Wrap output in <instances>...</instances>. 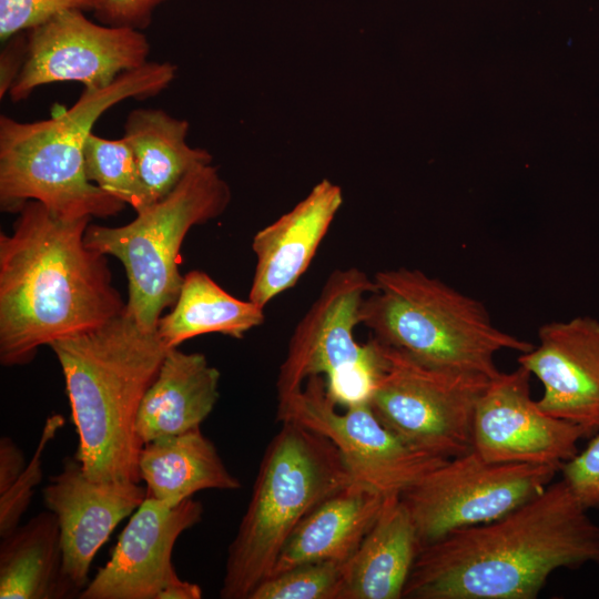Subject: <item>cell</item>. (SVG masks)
Returning a JSON list of instances; mask_svg holds the SVG:
<instances>
[{"label":"cell","instance_id":"obj_12","mask_svg":"<svg viewBox=\"0 0 599 599\" xmlns=\"http://www.w3.org/2000/svg\"><path fill=\"white\" fill-rule=\"evenodd\" d=\"M27 35V59L9 92L13 102L55 82L103 88L149 62L150 43L141 30L93 22L82 10L64 11Z\"/></svg>","mask_w":599,"mask_h":599},{"label":"cell","instance_id":"obj_1","mask_svg":"<svg viewBox=\"0 0 599 599\" xmlns=\"http://www.w3.org/2000/svg\"><path fill=\"white\" fill-rule=\"evenodd\" d=\"M561 479L507 515L424 546L407 599H535L561 568L599 566V525Z\"/></svg>","mask_w":599,"mask_h":599},{"label":"cell","instance_id":"obj_30","mask_svg":"<svg viewBox=\"0 0 599 599\" xmlns=\"http://www.w3.org/2000/svg\"><path fill=\"white\" fill-rule=\"evenodd\" d=\"M163 1L166 0H95L93 11L103 24L142 30Z\"/></svg>","mask_w":599,"mask_h":599},{"label":"cell","instance_id":"obj_9","mask_svg":"<svg viewBox=\"0 0 599 599\" xmlns=\"http://www.w3.org/2000/svg\"><path fill=\"white\" fill-rule=\"evenodd\" d=\"M380 345L385 366L367 402L382 424L409 447L435 457L473 450L475 410L491 378L432 367Z\"/></svg>","mask_w":599,"mask_h":599},{"label":"cell","instance_id":"obj_16","mask_svg":"<svg viewBox=\"0 0 599 599\" xmlns=\"http://www.w3.org/2000/svg\"><path fill=\"white\" fill-rule=\"evenodd\" d=\"M145 498L146 489L140 483L89 479L75 457H67L62 470L51 477L43 500L58 518L63 571L79 592L89 583V570L99 549Z\"/></svg>","mask_w":599,"mask_h":599},{"label":"cell","instance_id":"obj_28","mask_svg":"<svg viewBox=\"0 0 599 599\" xmlns=\"http://www.w3.org/2000/svg\"><path fill=\"white\" fill-rule=\"evenodd\" d=\"M95 0H0V40L8 41L70 10H93Z\"/></svg>","mask_w":599,"mask_h":599},{"label":"cell","instance_id":"obj_20","mask_svg":"<svg viewBox=\"0 0 599 599\" xmlns=\"http://www.w3.org/2000/svg\"><path fill=\"white\" fill-rule=\"evenodd\" d=\"M422 549L414 522L399 496L384 507L346 564L339 599H400Z\"/></svg>","mask_w":599,"mask_h":599},{"label":"cell","instance_id":"obj_21","mask_svg":"<svg viewBox=\"0 0 599 599\" xmlns=\"http://www.w3.org/2000/svg\"><path fill=\"white\" fill-rule=\"evenodd\" d=\"M139 474L145 483L146 497L171 507L201 490L241 487L201 428L143 445Z\"/></svg>","mask_w":599,"mask_h":599},{"label":"cell","instance_id":"obj_6","mask_svg":"<svg viewBox=\"0 0 599 599\" xmlns=\"http://www.w3.org/2000/svg\"><path fill=\"white\" fill-rule=\"evenodd\" d=\"M373 278L376 291L362 303L361 324L422 364L494 378L497 353L534 347L495 326L478 300L419 270H385Z\"/></svg>","mask_w":599,"mask_h":599},{"label":"cell","instance_id":"obj_11","mask_svg":"<svg viewBox=\"0 0 599 599\" xmlns=\"http://www.w3.org/2000/svg\"><path fill=\"white\" fill-rule=\"evenodd\" d=\"M277 420L296 423L331 440L352 478L384 497L400 496L446 459L418 451L377 418L367 400L337 409L323 376L278 399Z\"/></svg>","mask_w":599,"mask_h":599},{"label":"cell","instance_id":"obj_23","mask_svg":"<svg viewBox=\"0 0 599 599\" xmlns=\"http://www.w3.org/2000/svg\"><path fill=\"white\" fill-rule=\"evenodd\" d=\"M264 319V308L232 296L205 272L193 270L184 275L177 300L160 317L156 333L170 349L209 333L242 338Z\"/></svg>","mask_w":599,"mask_h":599},{"label":"cell","instance_id":"obj_17","mask_svg":"<svg viewBox=\"0 0 599 599\" xmlns=\"http://www.w3.org/2000/svg\"><path fill=\"white\" fill-rule=\"evenodd\" d=\"M343 204L338 185L322 180L308 195L253 236L256 265L248 300L264 308L293 287L312 263Z\"/></svg>","mask_w":599,"mask_h":599},{"label":"cell","instance_id":"obj_24","mask_svg":"<svg viewBox=\"0 0 599 599\" xmlns=\"http://www.w3.org/2000/svg\"><path fill=\"white\" fill-rule=\"evenodd\" d=\"M187 132L186 120L161 109L138 108L126 118L123 138L155 202L167 195L189 172L212 163L206 150L187 144Z\"/></svg>","mask_w":599,"mask_h":599},{"label":"cell","instance_id":"obj_27","mask_svg":"<svg viewBox=\"0 0 599 599\" xmlns=\"http://www.w3.org/2000/svg\"><path fill=\"white\" fill-rule=\"evenodd\" d=\"M62 415H51L43 426L37 449L16 483L4 493L0 494V536L3 537L14 530L22 515L28 509L34 488L42 480V456L45 446L63 426Z\"/></svg>","mask_w":599,"mask_h":599},{"label":"cell","instance_id":"obj_5","mask_svg":"<svg viewBox=\"0 0 599 599\" xmlns=\"http://www.w3.org/2000/svg\"><path fill=\"white\" fill-rule=\"evenodd\" d=\"M267 445L251 499L227 549L220 597L248 599L270 575L298 524L353 478L334 444L282 422Z\"/></svg>","mask_w":599,"mask_h":599},{"label":"cell","instance_id":"obj_14","mask_svg":"<svg viewBox=\"0 0 599 599\" xmlns=\"http://www.w3.org/2000/svg\"><path fill=\"white\" fill-rule=\"evenodd\" d=\"M202 515V504L192 498L171 507L146 497L119 536L110 560L78 598L160 599L182 580L172 562L173 548Z\"/></svg>","mask_w":599,"mask_h":599},{"label":"cell","instance_id":"obj_8","mask_svg":"<svg viewBox=\"0 0 599 599\" xmlns=\"http://www.w3.org/2000/svg\"><path fill=\"white\" fill-rule=\"evenodd\" d=\"M375 291L374 278L356 267L329 274L291 336L276 380L277 399L319 375L337 406L368 400L385 358L376 338L359 344L354 329L364 298Z\"/></svg>","mask_w":599,"mask_h":599},{"label":"cell","instance_id":"obj_22","mask_svg":"<svg viewBox=\"0 0 599 599\" xmlns=\"http://www.w3.org/2000/svg\"><path fill=\"white\" fill-rule=\"evenodd\" d=\"M63 571L58 518L51 510L19 525L0 542L1 599L79 597Z\"/></svg>","mask_w":599,"mask_h":599},{"label":"cell","instance_id":"obj_29","mask_svg":"<svg viewBox=\"0 0 599 599\" xmlns=\"http://www.w3.org/2000/svg\"><path fill=\"white\" fill-rule=\"evenodd\" d=\"M560 471L561 479L586 508L599 509V430Z\"/></svg>","mask_w":599,"mask_h":599},{"label":"cell","instance_id":"obj_2","mask_svg":"<svg viewBox=\"0 0 599 599\" xmlns=\"http://www.w3.org/2000/svg\"><path fill=\"white\" fill-rule=\"evenodd\" d=\"M0 234V363H30L40 346L98 328L126 307L106 255L84 243L90 217L65 219L38 201Z\"/></svg>","mask_w":599,"mask_h":599},{"label":"cell","instance_id":"obj_26","mask_svg":"<svg viewBox=\"0 0 599 599\" xmlns=\"http://www.w3.org/2000/svg\"><path fill=\"white\" fill-rule=\"evenodd\" d=\"M346 564L306 562L264 579L248 599H339Z\"/></svg>","mask_w":599,"mask_h":599},{"label":"cell","instance_id":"obj_10","mask_svg":"<svg viewBox=\"0 0 599 599\" xmlns=\"http://www.w3.org/2000/svg\"><path fill=\"white\" fill-rule=\"evenodd\" d=\"M558 471L549 465L489 461L473 449L446 459L399 498L423 548L507 515L540 495Z\"/></svg>","mask_w":599,"mask_h":599},{"label":"cell","instance_id":"obj_18","mask_svg":"<svg viewBox=\"0 0 599 599\" xmlns=\"http://www.w3.org/2000/svg\"><path fill=\"white\" fill-rule=\"evenodd\" d=\"M220 372L201 353L170 348L136 416L143 445L199 429L219 397Z\"/></svg>","mask_w":599,"mask_h":599},{"label":"cell","instance_id":"obj_3","mask_svg":"<svg viewBox=\"0 0 599 599\" xmlns=\"http://www.w3.org/2000/svg\"><path fill=\"white\" fill-rule=\"evenodd\" d=\"M49 346L64 376L79 437L74 457L84 475L98 483H140L136 416L169 351L156 329L143 328L124 311Z\"/></svg>","mask_w":599,"mask_h":599},{"label":"cell","instance_id":"obj_13","mask_svg":"<svg viewBox=\"0 0 599 599\" xmlns=\"http://www.w3.org/2000/svg\"><path fill=\"white\" fill-rule=\"evenodd\" d=\"M531 374L519 365L491 378L473 422V449L494 463L549 465L561 470L586 437L579 426L545 413L530 396Z\"/></svg>","mask_w":599,"mask_h":599},{"label":"cell","instance_id":"obj_31","mask_svg":"<svg viewBox=\"0 0 599 599\" xmlns=\"http://www.w3.org/2000/svg\"><path fill=\"white\" fill-rule=\"evenodd\" d=\"M0 54V98L9 94L20 75L28 52V35L18 33L4 42Z\"/></svg>","mask_w":599,"mask_h":599},{"label":"cell","instance_id":"obj_32","mask_svg":"<svg viewBox=\"0 0 599 599\" xmlns=\"http://www.w3.org/2000/svg\"><path fill=\"white\" fill-rule=\"evenodd\" d=\"M27 464L24 455L9 437L0 439V494L7 491L19 478Z\"/></svg>","mask_w":599,"mask_h":599},{"label":"cell","instance_id":"obj_7","mask_svg":"<svg viewBox=\"0 0 599 599\" xmlns=\"http://www.w3.org/2000/svg\"><path fill=\"white\" fill-rule=\"evenodd\" d=\"M231 201V190L211 164L189 172L164 197L121 226L89 224L84 243L118 258L128 278L125 312L140 326L156 329L164 308L177 300L183 275L180 250L194 226L219 217Z\"/></svg>","mask_w":599,"mask_h":599},{"label":"cell","instance_id":"obj_25","mask_svg":"<svg viewBox=\"0 0 599 599\" xmlns=\"http://www.w3.org/2000/svg\"><path fill=\"white\" fill-rule=\"evenodd\" d=\"M84 169L91 183L136 213L155 202L123 136L109 140L92 132L85 142Z\"/></svg>","mask_w":599,"mask_h":599},{"label":"cell","instance_id":"obj_4","mask_svg":"<svg viewBox=\"0 0 599 599\" xmlns=\"http://www.w3.org/2000/svg\"><path fill=\"white\" fill-rule=\"evenodd\" d=\"M176 75L170 62H148L103 88H84L59 115L34 122L0 116V206L18 212L38 201L65 219L108 217L125 204L91 183L84 148L99 118L126 99L159 94Z\"/></svg>","mask_w":599,"mask_h":599},{"label":"cell","instance_id":"obj_19","mask_svg":"<svg viewBox=\"0 0 599 599\" xmlns=\"http://www.w3.org/2000/svg\"><path fill=\"white\" fill-rule=\"evenodd\" d=\"M385 499L358 481L342 487L298 524L270 576L306 562L347 564L377 520Z\"/></svg>","mask_w":599,"mask_h":599},{"label":"cell","instance_id":"obj_15","mask_svg":"<svg viewBox=\"0 0 599 599\" xmlns=\"http://www.w3.org/2000/svg\"><path fill=\"white\" fill-rule=\"evenodd\" d=\"M518 363L544 386L537 400L547 414L579 426L591 437L599 430V321L577 316L538 331V344Z\"/></svg>","mask_w":599,"mask_h":599}]
</instances>
